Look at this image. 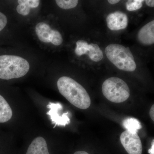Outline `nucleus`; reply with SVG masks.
Returning <instances> with one entry per match:
<instances>
[{"label":"nucleus","instance_id":"1","mask_svg":"<svg viewBox=\"0 0 154 154\" xmlns=\"http://www.w3.org/2000/svg\"><path fill=\"white\" fill-rule=\"evenodd\" d=\"M57 86L60 94L74 106L84 110L91 106V99L87 91L72 78L61 77L58 80Z\"/></svg>","mask_w":154,"mask_h":154},{"label":"nucleus","instance_id":"2","mask_svg":"<svg viewBox=\"0 0 154 154\" xmlns=\"http://www.w3.org/2000/svg\"><path fill=\"white\" fill-rule=\"evenodd\" d=\"M30 64L21 57L0 56V79L10 80L25 76L29 71Z\"/></svg>","mask_w":154,"mask_h":154},{"label":"nucleus","instance_id":"3","mask_svg":"<svg viewBox=\"0 0 154 154\" xmlns=\"http://www.w3.org/2000/svg\"><path fill=\"white\" fill-rule=\"evenodd\" d=\"M107 58L117 68L127 72H133L136 69V64L129 48L121 45H109L105 49Z\"/></svg>","mask_w":154,"mask_h":154},{"label":"nucleus","instance_id":"4","mask_svg":"<svg viewBox=\"0 0 154 154\" xmlns=\"http://www.w3.org/2000/svg\"><path fill=\"white\" fill-rule=\"evenodd\" d=\"M103 95L114 103L125 102L130 96L129 87L123 80L117 77H111L105 80L102 86Z\"/></svg>","mask_w":154,"mask_h":154},{"label":"nucleus","instance_id":"5","mask_svg":"<svg viewBox=\"0 0 154 154\" xmlns=\"http://www.w3.org/2000/svg\"><path fill=\"white\" fill-rule=\"evenodd\" d=\"M120 141L128 154H142L141 141L137 133H132L125 131L121 134Z\"/></svg>","mask_w":154,"mask_h":154},{"label":"nucleus","instance_id":"6","mask_svg":"<svg viewBox=\"0 0 154 154\" xmlns=\"http://www.w3.org/2000/svg\"><path fill=\"white\" fill-rule=\"evenodd\" d=\"M47 107L50 109L47 114L50 117L52 124L54 125V128L56 126L64 127L70 123L69 113H62L63 107L60 103L49 102Z\"/></svg>","mask_w":154,"mask_h":154},{"label":"nucleus","instance_id":"7","mask_svg":"<svg viewBox=\"0 0 154 154\" xmlns=\"http://www.w3.org/2000/svg\"><path fill=\"white\" fill-rule=\"evenodd\" d=\"M107 26L111 30H118L125 29L128 25L127 15L121 11H116L107 16Z\"/></svg>","mask_w":154,"mask_h":154},{"label":"nucleus","instance_id":"8","mask_svg":"<svg viewBox=\"0 0 154 154\" xmlns=\"http://www.w3.org/2000/svg\"><path fill=\"white\" fill-rule=\"evenodd\" d=\"M138 39L141 43L146 45L154 43V21L149 22L141 28L137 35Z\"/></svg>","mask_w":154,"mask_h":154},{"label":"nucleus","instance_id":"9","mask_svg":"<svg viewBox=\"0 0 154 154\" xmlns=\"http://www.w3.org/2000/svg\"><path fill=\"white\" fill-rule=\"evenodd\" d=\"M26 154H50L44 138L38 137L34 139L28 147Z\"/></svg>","mask_w":154,"mask_h":154},{"label":"nucleus","instance_id":"10","mask_svg":"<svg viewBox=\"0 0 154 154\" xmlns=\"http://www.w3.org/2000/svg\"><path fill=\"white\" fill-rule=\"evenodd\" d=\"M35 31L40 41L44 43L51 42L52 29L51 28L49 25L45 22H39L35 27Z\"/></svg>","mask_w":154,"mask_h":154},{"label":"nucleus","instance_id":"11","mask_svg":"<svg viewBox=\"0 0 154 154\" xmlns=\"http://www.w3.org/2000/svg\"><path fill=\"white\" fill-rule=\"evenodd\" d=\"M13 115V112L8 102L0 95V123L9 121Z\"/></svg>","mask_w":154,"mask_h":154},{"label":"nucleus","instance_id":"12","mask_svg":"<svg viewBox=\"0 0 154 154\" xmlns=\"http://www.w3.org/2000/svg\"><path fill=\"white\" fill-rule=\"evenodd\" d=\"M87 54L93 61L98 62L102 60L103 58V52L99 45L94 43L89 45Z\"/></svg>","mask_w":154,"mask_h":154},{"label":"nucleus","instance_id":"13","mask_svg":"<svg viewBox=\"0 0 154 154\" xmlns=\"http://www.w3.org/2000/svg\"><path fill=\"white\" fill-rule=\"evenodd\" d=\"M122 125L124 128L132 133H137L138 131L141 129V124L137 119L128 118L122 122Z\"/></svg>","mask_w":154,"mask_h":154},{"label":"nucleus","instance_id":"14","mask_svg":"<svg viewBox=\"0 0 154 154\" xmlns=\"http://www.w3.org/2000/svg\"><path fill=\"white\" fill-rule=\"evenodd\" d=\"M89 45L88 42L84 40H79L77 42L75 53L77 55L82 56L87 54Z\"/></svg>","mask_w":154,"mask_h":154},{"label":"nucleus","instance_id":"15","mask_svg":"<svg viewBox=\"0 0 154 154\" xmlns=\"http://www.w3.org/2000/svg\"><path fill=\"white\" fill-rule=\"evenodd\" d=\"M56 3L58 7L64 10L73 8L79 3L78 0H57Z\"/></svg>","mask_w":154,"mask_h":154},{"label":"nucleus","instance_id":"16","mask_svg":"<svg viewBox=\"0 0 154 154\" xmlns=\"http://www.w3.org/2000/svg\"><path fill=\"white\" fill-rule=\"evenodd\" d=\"M18 2L19 5L17 6V11L18 14L23 16L28 15L30 13L31 8L26 4L25 0H19Z\"/></svg>","mask_w":154,"mask_h":154},{"label":"nucleus","instance_id":"17","mask_svg":"<svg viewBox=\"0 0 154 154\" xmlns=\"http://www.w3.org/2000/svg\"><path fill=\"white\" fill-rule=\"evenodd\" d=\"M143 0H129L126 3L127 10L129 11H136L143 7Z\"/></svg>","mask_w":154,"mask_h":154},{"label":"nucleus","instance_id":"18","mask_svg":"<svg viewBox=\"0 0 154 154\" xmlns=\"http://www.w3.org/2000/svg\"><path fill=\"white\" fill-rule=\"evenodd\" d=\"M63 42V39L60 33L57 30L52 29L51 42L54 45H60Z\"/></svg>","mask_w":154,"mask_h":154},{"label":"nucleus","instance_id":"19","mask_svg":"<svg viewBox=\"0 0 154 154\" xmlns=\"http://www.w3.org/2000/svg\"><path fill=\"white\" fill-rule=\"evenodd\" d=\"M8 23V19L5 14L0 12V32L5 28Z\"/></svg>","mask_w":154,"mask_h":154},{"label":"nucleus","instance_id":"20","mask_svg":"<svg viewBox=\"0 0 154 154\" xmlns=\"http://www.w3.org/2000/svg\"><path fill=\"white\" fill-rule=\"evenodd\" d=\"M25 2L30 8H36L40 3V1L38 0H25Z\"/></svg>","mask_w":154,"mask_h":154},{"label":"nucleus","instance_id":"21","mask_svg":"<svg viewBox=\"0 0 154 154\" xmlns=\"http://www.w3.org/2000/svg\"><path fill=\"white\" fill-rule=\"evenodd\" d=\"M149 115L153 121H154V105L151 107L149 110Z\"/></svg>","mask_w":154,"mask_h":154},{"label":"nucleus","instance_id":"22","mask_svg":"<svg viewBox=\"0 0 154 154\" xmlns=\"http://www.w3.org/2000/svg\"><path fill=\"white\" fill-rule=\"evenodd\" d=\"M146 5L149 7L153 8L154 7V0H146L145 1Z\"/></svg>","mask_w":154,"mask_h":154},{"label":"nucleus","instance_id":"23","mask_svg":"<svg viewBox=\"0 0 154 154\" xmlns=\"http://www.w3.org/2000/svg\"><path fill=\"white\" fill-rule=\"evenodd\" d=\"M149 154H154V140H153L152 142L151 147L150 149H149Z\"/></svg>","mask_w":154,"mask_h":154},{"label":"nucleus","instance_id":"24","mask_svg":"<svg viewBox=\"0 0 154 154\" xmlns=\"http://www.w3.org/2000/svg\"><path fill=\"white\" fill-rule=\"evenodd\" d=\"M119 2V0H108V2L111 5H115Z\"/></svg>","mask_w":154,"mask_h":154},{"label":"nucleus","instance_id":"25","mask_svg":"<svg viewBox=\"0 0 154 154\" xmlns=\"http://www.w3.org/2000/svg\"><path fill=\"white\" fill-rule=\"evenodd\" d=\"M74 154H89L87 152L85 151H80L76 152Z\"/></svg>","mask_w":154,"mask_h":154}]
</instances>
